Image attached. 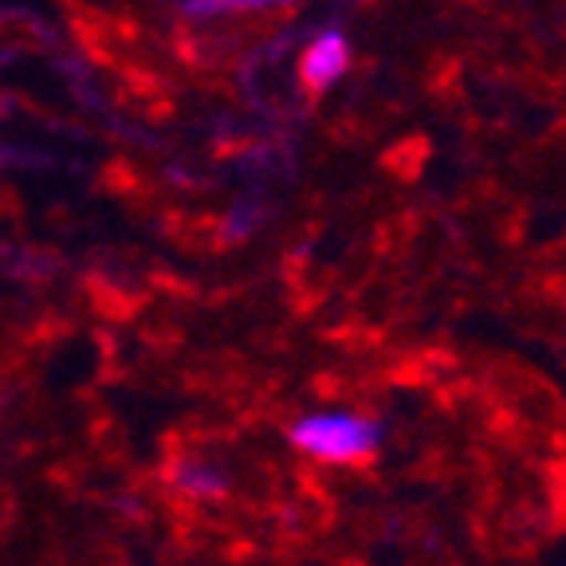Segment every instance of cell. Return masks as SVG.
<instances>
[{
  "label": "cell",
  "mask_w": 566,
  "mask_h": 566,
  "mask_svg": "<svg viewBox=\"0 0 566 566\" xmlns=\"http://www.w3.org/2000/svg\"><path fill=\"white\" fill-rule=\"evenodd\" d=\"M292 449L323 464H358L370 460L386 441V424L378 417L354 413V409H315L292 421L287 429Z\"/></svg>",
  "instance_id": "6da1fadb"
},
{
  "label": "cell",
  "mask_w": 566,
  "mask_h": 566,
  "mask_svg": "<svg viewBox=\"0 0 566 566\" xmlns=\"http://www.w3.org/2000/svg\"><path fill=\"white\" fill-rule=\"evenodd\" d=\"M346 67H350V44H346L343 32H323L311 40V48L303 52V83H307L311 91H327L335 87L338 80L346 75Z\"/></svg>",
  "instance_id": "7a4b0ae2"
},
{
  "label": "cell",
  "mask_w": 566,
  "mask_h": 566,
  "mask_svg": "<svg viewBox=\"0 0 566 566\" xmlns=\"http://www.w3.org/2000/svg\"><path fill=\"white\" fill-rule=\"evenodd\" d=\"M169 484H174L181 495H189V500H205V504H212V500H224V495H229L232 476H229V469L217 464V460L186 457V460H177L174 464Z\"/></svg>",
  "instance_id": "3957f363"
},
{
  "label": "cell",
  "mask_w": 566,
  "mask_h": 566,
  "mask_svg": "<svg viewBox=\"0 0 566 566\" xmlns=\"http://www.w3.org/2000/svg\"><path fill=\"white\" fill-rule=\"evenodd\" d=\"M201 4H280V0H201Z\"/></svg>",
  "instance_id": "277c9868"
}]
</instances>
